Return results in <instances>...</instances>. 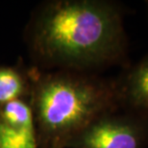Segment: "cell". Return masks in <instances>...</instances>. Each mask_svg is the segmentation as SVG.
I'll return each instance as SVG.
<instances>
[{"mask_svg":"<svg viewBox=\"0 0 148 148\" xmlns=\"http://www.w3.org/2000/svg\"><path fill=\"white\" fill-rule=\"evenodd\" d=\"M0 148H38L36 138L14 134L0 127Z\"/></svg>","mask_w":148,"mask_h":148,"instance_id":"cell-7","label":"cell"},{"mask_svg":"<svg viewBox=\"0 0 148 148\" xmlns=\"http://www.w3.org/2000/svg\"><path fill=\"white\" fill-rule=\"evenodd\" d=\"M33 108L38 148L64 143L100 115L116 111L115 86L82 72L60 70L32 77Z\"/></svg>","mask_w":148,"mask_h":148,"instance_id":"cell-2","label":"cell"},{"mask_svg":"<svg viewBox=\"0 0 148 148\" xmlns=\"http://www.w3.org/2000/svg\"><path fill=\"white\" fill-rule=\"evenodd\" d=\"M114 86L119 104L148 114V56L127 70Z\"/></svg>","mask_w":148,"mask_h":148,"instance_id":"cell-4","label":"cell"},{"mask_svg":"<svg viewBox=\"0 0 148 148\" xmlns=\"http://www.w3.org/2000/svg\"><path fill=\"white\" fill-rule=\"evenodd\" d=\"M31 81L16 66H0V107L16 99H25L31 93Z\"/></svg>","mask_w":148,"mask_h":148,"instance_id":"cell-6","label":"cell"},{"mask_svg":"<svg viewBox=\"0 0 148 148\" xmlns=\"http://www.w3.org/2000/svg\"><path fill=\"white\" fill-rule=\"evenodd\" d=\"M0 146H1V136H0Z\"/></svg>","mask_w":148,"mask_h":148,"instance_id":"cell-8","label":"cell"},{"mask_svg":"<svg viewBox=\"0 0 148 148\" xmlns=\"http://www.w3.org/2000/svg\"><path fill=\"white\" fill-rule=\"evenodd\" d=\"M32 53L47 67L83 72L116 63L126 51L122 13L104 0H55L31 23Z\"/></svg>","mask_w":148,"mask_h":148,"instance_id":"cell-1","label":"cell"},{"mask_svg":"<svg viewBox=\"0 0 148 148\" xmlns=\"http://www.w3.org/2000/svg\"><path fill=\"white\" fill-rule=\"evenodd\" d=\"M116 111L100 115L62 148H144L148 144V114Z\"/></svg>","mask_w":148,"mask_h":148,"instance_id":"cell-3","label":"cell"},{"mask_svg":"<svg viewBox=\"0 0 148 148\" xmlns=\"http://www.w3.org/2000/svg\"><path fill=\"white\" fill-rule=\"evenodd\" d=\"M0 127L14 134L37 140L36 124L30 101L16 99L0 107Z\"/></svg>","mask_w":148,"mask_h":148,"instance_id":"cell-5","label":"cell"}]
</instances>
